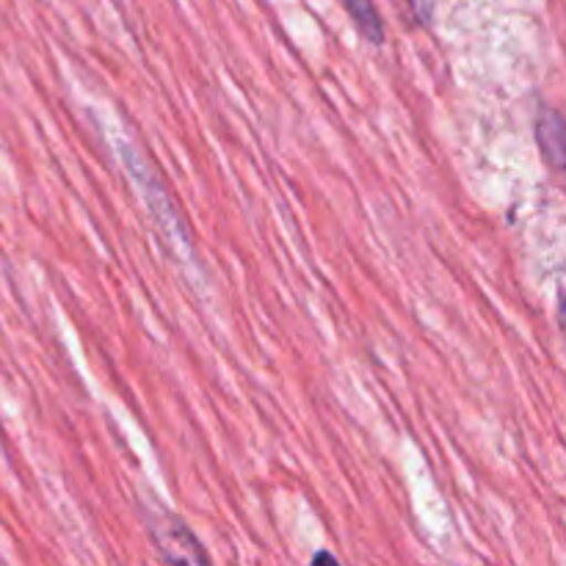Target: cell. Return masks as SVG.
Here are the masks:
<instances>
[{
    "mask_svg": "<svg viewBox=\"0 0 566 566\" xmlns=\"http://www.w3.org/2000/svg\"><path fill=\"white\" fill-rule=\"evenodd\" d=\"M321 562H335V558H332L329 553H318V556H315V564H321Z\"/></svg>",
    "mask_w": 566,
    "mask_h": 566,
    "instance_id": "obj_4",
    "label": "cell"
},
{
    "mask_svg": "<svg viewBox=\"0 0 566 566\" xmlns=\"http://www.w3.org/2000/svg\"><path fill=\"white\" fill-rule=\"evenodd\" d=\"M536 138H539V147L545 160L551 164L553 171L564 169V116L562 111L553 108V105H542L539 119H536Z\"/></svg>",
    "mask_w": 566,
    "mask_h": 566,
    "instance_id": "obj_2",
    "label": "cell"
},
{
    "mask_svg": "<svg viewBox=\"0 0 566 566\" xmlns=\"http://www.w3.org/2000/svg\"><path fill=\"white\" fill-rule=\"evenodd\" d=\"M153 536H155V545H158L160 556L166 558V562H199L205 564L208 562V556H205V551L199 547L197 536L191 534V531L182 525V520L177 517H164L160 520V525H155L153 528Z\"/></svg>",
    "mask_w": 566,
    "mask_h": 566,
    "instance_id": "obj_1",
    "label": "cell"
},
{
    "mask_svg": "<svg viewBox=\"0 0 566 566\" xmlns=\"http://www.w3.org/2000/svg\"><path fill=\"white\" fill-rule=\"evenodd\" d=\"M340 6L346 9V14L352 17L354 25L359 28V33H363L368 42H385V22H381L379 9H376L374 0H340Z\"/></svg>",
    "mask_w": 566,
    "mask_h": 566,
    "instance_id": "obj_3",
    "label": "cell"
}]
</instances>
